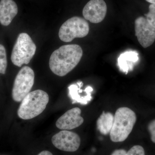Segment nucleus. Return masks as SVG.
Instances as JSON below:
<instances>
[{
  "label": "nucleus",
  "instance_id": "21",
  "mask_svg": "<svg viewBox=\"0 0 155 155\" xmlns=\"http://www.w3.org/2000/svg\"><path fill=\"white\" fill-rule=\"evenodd\" d=\"M150 11L151 12H155V5L154 4H151L149 7Z\"/></svg>",
  "mask_w": 155,
  "mask_h": 155
},
{
  "label": "nucleus",
  "instance_id": "13",
  "mask_svg": "<svg viewBox=\"0 0 155 155\" xmlns=\"http://www.w3.org/2000/svg\"><path fill=\"white\" fill-rule=\"evenodd\" d=\"M114 122V116L110 112H103L97 122V127L100 133L104 135L110 133Z\"/></svg>",
  "mask_w": 155,
  "mask_h": 155
},
{
  "label": "nucleus",
  "instance_id": "5",
  "mask_svg": "<svg viewBox=\"0 0 155 155\" xmlns=\"http://www.w3.org/2000/svg\"><path fill=\"white\" fill-rule=\"evenodd\" d=\"M89 31V26L85 19L74 17L67 20L61 25L59 37L62 41L71 42L76 38L84 37Z\"/></svg>",
  "mask_w": 155,
  "mask_h": 155
},
{
  "label": "nucleus",
  "instance_id": "4",
  "mask_svg": "<svg viewBox=\"0 0 155 155\" xmlns=\"http://www.w3.org/2000/svg\"><path fill=\"white\" fill-rule=\"evenodd\" d=\"M36 50V45L28 34H19L12 50L11 61L14 65L19 67L23 64H28Z\"/></svg>",
  "mask_w": 155,
  "mask_h": 155
},
{
  "label": "nucleus",
  "instance_id": "18",
  "mask_svg": "<svg viewBox=\"0 0 155 155\" xmlns=\"http://www.w3.org/2000/svg\"><path fill=\"white\" fill-rule=\"evenodd\" d=\"M147 20L153 27L155 28V13L149 11L147 14H145Z\"/></svg>",
  "mask_w": 155,
  "mask_h": 155
},
{
  "label": "nucleus",
  "instance_id": "16",
  "mask_svg": "<svg viewBox=\"0 0 155 155\" xmlns=\"http://www.w3.org/2000/svg\"><path fill=\"white\" fill-rule=\"evenodd\" d=\"M125 155H145L144 149L140 145L132 147L126 153Z\"/></svg>",
  "mask_w": 155,
  "mask_h": 155
},
{
  "label": "nucleus",
  "instance_id": "19",
  "mask_svg": "<svg viewBox=\"0 0 155 155\" xmlns=\"http://www.w3.org/2000/svg\"><path fill=\"white\" fill-rule=\"evenodd\" d=\"M127 152L123 149L116 150L111 155H125Z\"/></svg>",
  "mask_w": 155,
  "mask_h": 155
},
{
  "label": "nucleus",
  "instance_id": "7",
  "mask_svg": "<svg viewBox=\"0 0 155 155\" xmlns=\"http://www.w3.org/2000/svg\"><path fill=\"white\" fill-rule=\"evenodd\" d=\"M51 141L58 149L66 152L76 151L81 143L80 137L77 134L68 130H62L53 136Z\"/></svg>",
  "mask_w": 155,
  "mask_h": 155
},
{
  "label": "nucleus",
  "instance_id": "14",
  "mask_svg": "<svg viewBox=\"0 0 155 155\" xmlns=\"http://www.w3.org/2000/svg\"><path fill=\"white\" fill-rule=\"evenodd\" d=\"M83 84L82 81H78L76 83V84H71L68 87L69 96L72 100V104L80 103L82 105L87 104V103L84 99L83 97L80 95L84 91L81 89Z\"/></svg>",
  "mask_w": 155,
  "mask_h": 155
},
{
  "label": "nucleus",
  "instance_id": "8",
  "mask_svg": "<svg viewBox=\"0 0 155 155\" xmlns=\"http://www.w3.org/2000/svg\"><path fill=\"white\" fill-rule=\"evenodd\" d=\"M135 35L143 47L147 48L151 45L155 41V28L146 18L138 17L135 21Z\"/></svg>",
  "mask_w": 155,
  "mask_h": 155
},
{
  "label": "nucleus",
  "instance_id": "6",
  "mask_svg": "<svg viewBox=\"0 0 155 155\" xmlns=\"http://www.w3.org/2000/svg\"><path fill=\"white\" fill-rule=\"evenodd\" d=\"M35 73L30 67L25 66L20 69L14 80L12 98L20 102L30 92L34 84Z\"/></svg>",
  "mask_w": 155,
  "mask_h": 155
},
{
  "label": "nucleus",
  "instance_id": "15",
  "mask_svg": "<svg viewBox=\"0 0 155 155\" xmlns=\"http://www.w3.org/2000/svg\"><path fill=\"white\" fill-rule=\"evenodd\" d=\"M7 65L6 49L4 46L0 44V74H5Z\"/></svg>",
  "mask_w": 155,
  "mask_h": 155
},
{
  "label": "nucleus",
  "instance_id": "11",
  "mask_svg": "<svg viewBox=\"0 0 155 155\" xmlns=\"http://www.w3.org/2000/svg\"><path fill=\"white\" fill-rule=\"evenodd\" d=\"M18 13V7L13 0L0 1V23L4 26L11 24Z\"/></svg>",
  "mask_w": 155,
  "mask_h": 155
},
{
  "label": "nucleus",
  "instance_id": "12",
  "mask_svg": "<svg viewBox=\"0 0 155 155\" xmlns=\"http://www.w3.org/2000/svg\"><path fill=\"white\" fill-rule=\"evenodd\" d=\"M139 60L138 53L135 51H128L122 53L118 59V66L122 72L127 74L133 70L134 64Z\"/></svg>",
  "mask_w": 155,
  "mask_h": 155
},
{
  "label": "nucleus",
  "instance_id": "1",
  "mask_svg": "<svg viewBox=\"0 0 155 155\" xmlns=\"http://www.w3.org/2000/svg\"><path fill=\"white\" fill-rule=\"evenodd\" d=\"M82 55L83 51L78 45L62 46L51 55L49 60L50 69L58 76H65L76 67Z\"/></svg>",
  "mask_w": 155,
  "mask_h": 155
},
{
  "label": "nucleus",
  "instance_id": "20",
  "mask_svg": "<svg viewBox=\"0 0 155 155\" xmlns=\"http://www.w3.org/2000/svg\"><path fill=\"white\" fill-rule=\"evenodd\" d=\"M38 155H53L51 152L48 150L43 151Z\"/></svg>",
  "mask_w": 155,
  "mask_h": 155
},
{
  "label": "nucleus",
  "instance_id": "3",
  "mask_svg": "<svg viewBox=\"0 0 155 155\" xmlns=\"http://www.w3.org/2000/svg\"><path fill=\"white\" fill-rule=\"evenodd\" d=\"M49 100L48 95L41 90L29 92L21 101L17 111L18 116L24 120L35 118L45 110Z\"/></svg>",
  "mask_w": 155,
  "mask_h": 155
},
{
  "label": "nucleus",
  "instance_id": "17",
  "mask_svg": "<svg viewBox=\"0 0 155 155\" xmlns=\"http://www.w3.org/2000/svg\"><path fill=\"white\" fill-rule=\"evenodd\" d=\"M148 129L151 135V139L155 143V119L150 122L148 125Z\"/></svg>",
  "mask_w": 155,
  "mask_h": 155
},
{
  "label": "nucleus",
  "instance_id": "22",
  "mask_svg": "<svg viewBox=\"0 0 155 155\" xmlns=\"http://www.w3.org/2000/svg\"><path fill=\"white\" fill-rule=\"evenodd\" d=\"M146 1L151 4L155 5V0H146Z\"/></svg>",
  "mask_w": 155,
  "mask_h": 155
},
{
  "label": "nucleus",
  "instance_id": "23",
  "mask_svg": "<svg viewBox=\"0 0 155 155\" xmlns=\"http://www.w3.org/2000/svg\"></svg>",
  "mask_w": 155,
  "mask_h": 155
},
{
  "label": "nucleus",
  "instance_id": "9",
  "mask_svg": "<svg viewBox=\"0 0 155 155\" xmlns=\"http://www.w3.org/2000/svg\"><path fill=\"white\" fill-rule=\"evenodd\" d=\"M107 12V6L104 0H91L84 6L82 13L85 19L98 23L104 20Z\"/></svg>",
  "mask_w": 155,
  "mask_h": 155
},
{
  "label": "nucleus",
  "instance_id": "10",
  "mask_svg": "<svg viewBox=\"0 0 155 155\" xmlns=\"http://www.w3.org/2000/svg\"><path fill=\"white\" fill-rule=\"evenodd\" d=\"M81 114L80 108L75 107L69 110L58 119L56 126L62 130H72L79 127L84 122Z\"/></svg>",
  "mask_w": 155,
  "mask_h": 155
},
{
  "label": "nucleus",
  "instance_id": "2",
  "mask_svg": "<svg viewBox=\"0 0 155 155\" xmlns=\"http://www.w3.org/2000/svg\"><path fill=\"white\" fill-rule=\"evenodd\" d=\"M136 120L135 113L130 108H119L114 115V124L110 133L111 140L114 142L125 141L132 131Z\"/></svg>",
  "mask_w": 155,
  "mask_h": 155
}]
</instances>
